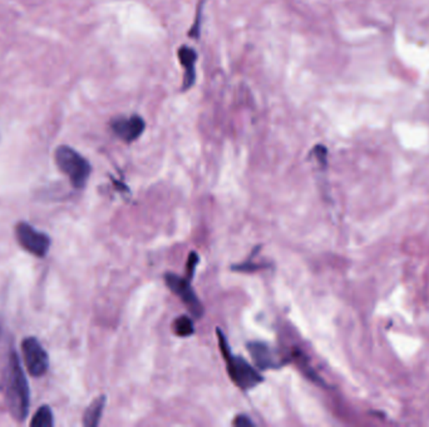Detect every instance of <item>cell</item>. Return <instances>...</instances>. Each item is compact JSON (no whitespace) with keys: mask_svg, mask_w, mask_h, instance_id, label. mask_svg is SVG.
<instances>
[{"mask_svg":"<svg viewBox=\"0 0 429 427\" xmlns=\"http://www.w3.org/2000/svg\"><path fill=\"white\" fill-rule=\"evenodd\" d=\"M1 389L6 398V406L13 417L18 422L24 421L29 409V385L25 377L24 371L20 366L18 356L13 352L6 362Z\"/></svg>","mask_w":429,"mask_h":427,"instance_id":"cell-1","label":"cell"},{"mask_svg":"<svg viewBox=\"0 0 429 427\" xmlns=\"http://www.w3.org/2000/svg\"><path fill=\"white\" fill-rule=\"evenodd\" d=\"M55 163L58 168L69 178L73 187L83 188L91 175V164L68 145H62L55 151Z\"/></svg>","mask_w":429,"mask_h":427,"instance_id":"cell-2","label":"cell"},{"mask_svg":"<svg viewBox=\"0 0 429 427\" xmlns=\"http://www.w3.org/2000/svg\"><path fill=\"white\" fill-rule=\"evenodd\" d=\"M218 337H220L218 340H220L221 351L224 354V359L226 360V365H227V371H229V375H230L231 379L235 382L236 385L239 386L242 390H250V389H253L255 386L262 382L260 373L250 366L248 362L239 356L231 355L227 341L220 331H218Z\"/></svg>","mask_w":429,"mask_h":427,"instance_id":"cell-3","label":"cell"},{"mask_svg":"<svg viewBox=\"0 0 429 427\" xmlns=\"http://www.w3.org/2000/svg\"><path fill=\"white\" fill-rule=\"evenodd\" d=\"M15 237L20 247L36 257H44L48 253L49 236L34 229L29 223H18L15 227Z\"/></svg>","mask_w":429,"mask_h":427,"instance_id":"cell-4","label":"cell"},{"mask_svg":"<svg viewBox=\"0 0 429 427\" xmlns=\"http://www.w3.org/2000/svg\"><path fill=\"white\" fill-rule=\"evenodd\" d=\"M22 352L28 372L34 377H41L48 371L49 359L42 343L34 337L25 338L22 343Z\"/></svg>","mask_w":429,"mask_h":427,"instance_id":"cell-5","label":"cell"},{"mask_svg":"<svg viewBox=\"0 0 429 427\" xmlns=\"http://www.w3.org/2000/svg\"><path fill=\"white\" fill-rule=\"evenodd\" d=\"M190 280L191 278L186 280L174 273H166L164 276V281L167 283L169 289L181 298L182 302L188 307V310L194 313L196 317H201L204 313V308L190 284Z\"/></svg>","mask_w":429,"mask_h":427,"instance_id":"cell-6","label":"cell"},{"mask_svg":"<svg viewBox=\"0 0 429 427\" xmlns=\"http://www.w3.org/2000/svg\"><path fill=\"white\" fill-rule=\"evenodd\" d=\"M111 128L118 138L126 143H132L145 132L146 123L139 115L118 117L111 122Z\"/></svg>","mask_w":429,"mask_h":427,"instance_id":"cell-7","label":"cell"},{"mask_svg":"<svg viewBox=\"0 0 429 427\" xmlns=\"http://www.w3.org/2000/svg\"><path fill=\"white\" fill-rule=\"evenodd\" d=\"M178 58L181 61V64L185 68V78H183V88L182 91H188L194 85L196 74H195V64L197 59L196 50L190 48L188 45H183L178 50Z\"/></svg>","mask_w":429,"mask_h":427,"instance_id":"cell-8","label":"cell"},{"mask_svg":"<svg viewBox=\"0 0 429 427\" xmlns=\"http://www.w3.org/2000/svg\"><path fill=\"white\" fill-rule=\"evenodd\" d=\"M248 351L253 356L256 366L260 367V368H272V367L276 366V360H275L274 352L265 343H248Z\"/></svg>","mask_w":429,"mask_h":427,"instance_id":"cell-9","label":"cell"},{"mask_svg":"<svg viewBox=\"0 0 429 427\" xmlns=\"http://www.w3.org/2000/svg\"><path fill=\"white\" fill-rule=\"evenodd\" d=\"M106 405V396H99L88 406L83 417V424L87 427H96L101 421L103 410Z\"/></svg>","mask_w":429,"mask_h":427,"instance_id":"cell-10","label":"cell"},{"mask_svg":"<svg viewBox=\"0 0 429 427\" xmlns=\"http://www.w3.org/2000/svg\"><path fill=\"white\" fill-rule=\"evenodd\" d=\"M53 425H55L53 412L47 405H44L36 411L31 421V426L33 427H50Z\"/></svg>","mask_w":429,"mask_h":427,"instance_id":"cell-11","label":"cell"},{"mask_svg":"<svg viewBox=\"0 0 429 427\" xmlns=\"http://www.w3.org/2000/svg\"><path fill=\"white\" fill-rule=\"evenodd\" d=\"M174 331L178 336L186 337L194 333V324L186 316H180L174 322Z\"/></svg>","mask_w":429,"mask_h":427,"instance_id":"cell-12","label":"cell"},{"mask_svg":"<svg viewBox=\"0 0 429 427\" xmlns=\"http://www.w3.org/2000/svg\"><path fill=\"white\" fill-rule=\"evenodd\" d=\"M234 425L239 427L254 426V422L251 421V420L248 419V416L240 415L236 417V420L234 421Z\"/></svg>","mask_w":429,"mask_h":427,"instance_id":"cell-13","label":"cell"}]
</instances>
